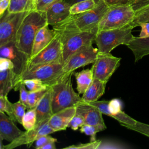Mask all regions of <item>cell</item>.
I'll return each instance as SVG.
<instances>
[{"label":"cell","mask_w":149,"mask_h":149,"mask_svg":"<svg viewBox=\"0 0 149 149\" xmlns=\"http://www.w3.org/2000/svg\"><path fill=\"white\" fill-rule=\"evenodd\" d=\"M109 7L104 0H100L93 9L82 13L70 15L61 23L53 26L52 29L58 34L83 31L97 34L99 23Z\"/></svg>","instance_id":"cell-1"},{"label":"cell","mask_w":149,"mask_h":149,"mask_svg":"<svg viewBox=\"0 0 149 149\" xmlns=\"http://www.w3.org/2000/svg\"><path fill=\"white\" fill-rule=\"evenodd\" d=\"M46 12H30L22 21L15 36V42L22 52L30 56L34 39L38 30L47 24Z\"/></svg>","instance_id":"cell-2"},{"label":"cell","mask_w":149,"mask_h":149,"mask_svg":"<svg viewBox=\"0 0 149 149\" xmlns=\"http://www.w3.org/2000/svg\"><path fill=\"white\" fill-rule=\"evenodd\" d=\"M73 72L66 73L51 87L53 113L74 107L82 101L81 97L73 89L72 77Z\"/></svg>","instance_id":"cell-3"},{"label":"cell","mask_w":149,"mask_h":149,"mask_svg":"<svg viewBox=\"0 0 149 149\" xmlns=\"http://www.w3.org/2000/svg\"><path fill=\"white\" fill-rule=\"evenodd\" d=\"M130 26L120 29L98 31L95 41L99 54L111 53L115 48L120 45H127L134 38Z\"/></svg>","instance_id":"cell-4"},{"label":"cell","mask_w":149,"mask_h":149,"mask_svg":"<svg viewBox=\"0 0 149 149\" xmlns=\"http://www.w3.org/2000/svg\"><path fill=\"white\" fill-rule=\"evenodd\" d=\"M66 73L62 61L37 65L27 68L20 76L17 84L26 79H37L48 86H52Z\"/></svg>","instance_id":"cell-5"},{"label":"cell","mask_w":149,"mask_h":149,"mask_svg":"<svg viewBox=\"0 0 149 149\" xmlns=\"http://www.w3.org/2000/svg\"><path fill=\"white\" fill-rule=\"evenodd\" d=\"M134 16L135 11L129 3L111 6L99 23L98 31L130 26Z\"/></svg>","instance_id":"cell-6"},{"label":"cell","mask_w":149,"mask_h":149,"mask_svg":"<svg viewBox=\"0 0 149 149\" xmlns=\"http://www.w3.org/2000/svg\"><path fill=\"white\" fill-rule=\"evenodd\" d=\"M56 34L59 36L62 42V59L63 65L77 51L85 47L93 45L96 36L95 33L87 31Z\"/></svg>","instance_id":"cell-7"},{"label":"cell","mask_w":149,"mask_h":149,"mask_svg":"<svg viewBox=\"0 0 149 149\" xmlns=\"http://www.w3.org/2000/svg\"><path fill=\"white\" fill-rule=\"evenodd\" d=\"M120 58L114 56L111 53H98L91 68L93 78L107 83L120 65Z\"/></svg>","instance_id":"cell-8"},{"label":"cell","mask_w":149,"mask_h":149,"mask_svg":"<svg viewBox=\"0 0 149 149\" xmlns=\"http://www.w3.org/2000/svg\"><path fill=\"white\" fill-rule=\"evenodd\" d=\"M30 12H5L0 19V46L15 40L16 33L24 18Z\"/></svg>","instance_id":"cell-9"},{"label":"cell","mask_w":149,"mask_h":149,"mask_svg":"<svg viewBox=\"0 0 149 149\" xmlns=\"http://www.w3.org/2000/svg\"><path fill=\"white\" fill-rule=\"evenodd\" d=\"M49 119H46L37 123L33 129L23 132L22 134L13 141L10 142L7 145L3 146V148L13 149L23 145H27L28 147H30L41 136L53 133L55 131L48 123Z\"/></svg>","instance_id":"cell-10"},{"label":"cell","mask_w":149,"mask_h":149,"mask_svg":"<svg viewBox=\"0 0 149 149\" xmlns=\"http://www.w3.org/2000/svg\"><path fill=\"white\" fill-rule=\"evenodd\" d=\"M0 58L9 59L13 63L14 71L19 80L20 76L27 68L30 56L20 50L12 41L0 46Z\"/></svg>","instance_id":"cell-11"},{"label":"cell","mask_w":149,"mask_h":149,"mask_svg":"<svg viewBox=\"0 0 149 149\" xmlns=\"http://www.w3.org/2000/svg\"><path fill=\"white\" fill-rule=\"evenodd\" d=\"M62 42L59 36L56 34L55 37L46 47L29 59L27 68L58 61H62Z\"/></svg>","instance_id":"cell-12"},{"label":"cell","mask_w":149,"mask_h":149,"mask_svg":"<svg viewBox=\"0 0 149 149\" xmlns=\"http://www.w3.org/2000/svg\"><path fill=\"white\" fill-rule=\"evenodd\" d=\"M98 52L93 45L85 47L72 55L63 65L66 73L74 72L77 69L93 63L96 59Z\"/></svg>","instance_id":"cell-13"},{"label":"cell","mask_w":149,"mask_h":149,"mask_svg":"<svg viewBox=\"0 0 149 149\" xmlns=\"http://www.w3.org/2000/svg\"><path fill=\"white\" fill-rule=\"evenodd\" d=\"M75 107L76 113L83 118L84 124L97 126L101 131L107 128L102 118V113L97 107L83 101L77 104Z\"/></svg>","instance_id":"cell-14"},{"label":"cell","mask_w":149,"mask_h":149,"mask_svg":"<svg viewBox=\"0 0 149 149\" xmlns=\"http://www.w3.org/2000/svg\"><path fill=\"white\" fill-rule=\"evenodd\" d=\"M70 6L65 1L56 2L51 6L46 11L48 24L53 26L66 19L70 15Z\"/></svg>","instance_id":"cell-15"},{"label":"cell","mask_w":149,"mask_h":149,"mask_svg":"<svg viewBox=\"0 0 149 149\" xmlns=\"http://www.w3.org/2000/svg\"><path fill=\"white\" fill-rule=\"evenodd\" d=\"M75 113V106L63 109L53 113L49 119L48 123L55 132L65 130L68 127L69 123Z\"/></svg>","instance_id":"cell-16"},{"label":"cell","mask_w":149,"mask_h":149,"mask_svg":"<svg viewBox=\"0 0 149 149\" xmlns=\"http://www.w3.org/2000/svg\"><path fill=\"white\" fill-rule=\"evenodd\" d=\"M48 26V24H46L37 32L33 41L30 58L46 47L55 37L56 35L55 31L53 29H49Z\"/></svg>","instance_id":"cell-17"},{"label":"cell","mask_w":149,"mask_h":149,"mask_svg":"<svg viewBox=\"0 0 149 149\" xmlns=\"http://www.w3.org/2000/svg\"><path fill=\"white\" fill-rule=\"evenodd\" d=\"M23 132L16 126L13 119L8 115L7 116L5 112L0 111V134L3 140L10 143L18 137Z\"/></svg>","instance_id":"cell-18"},{"label":"cell","mask_w":149,"mask_h":149,"mask_svg":"<svg viewBox=\"0 0 149 149\" xmlns=\"http://www.w3.org/2000/svg\"><path fill=\"white\" fill-rule=\"evenodd\" d=\"M36 112L37 123L46 119H49L53 115L52 105V88L49 86L48 91L40 100L34 108Z\"/></svg>","instance_id":"cell-19"},{"label":"cell","mask_w":149,"mask_h":149,"mask_svg":"<svg viewBox=\"0 0 149 149\" xmlns=\"http://www.w3.org/2000/svg\"><path fill=\"white\" fill-rule=\"evenodd\" d=\"M127 47L132 51L134 57V62H137L144 56L149 55V37L147 38L134 37Z\"/></svg>","instance_id":"cell-20"},{"label":"cell","mask_w":149,"mask_h":149,"mask_svg":"<svg viewBox=\"0 0 149 149\" xmlns=\"http://www.w3.org/2000/svg\"><path fill=\"white\" fill-rule=\"evenodd\" d=\"M106 84L98 79H94L91 84L83 94L82 101L90 103L98 100L104 94Z\"/></svg>","instance_id":"cell-21"},{"label":"cell","mask_w":149,"mask_h":149,"mask_svg":"<svg viewBox=\"0 0 149 149\" xmlns=\"http://www.w3.org/2000/svg\"><path fill=\"white\" fill-rule=\"evenodd\" d=\"M18 77L13 69L0 70V94L8 95L17 83Z\"/></svg>","instance_id":"cell-22"},{"label":"cell","mask_w":149,"mask_h":149,"mask_svg":"<svg viewBox=\"0 0 149 149\" xmlns=\"http://www.w3.org/2000/svg\"><path fill=\"white\" fill-rule=\"evenodd\" d=\"M74 75L77 83V91L79 94H83L94 79L91 69H84L74 73Z\"/></svg>","instance_id":"cell-23"},{"label":"cell","mask_w":149,"mask_h":149,"mask_svg":"<svg viewBox=\"0 0 149 149\" xmlns=\"http://www.w3.org/2000/svg\"><path fill=\"white\" fill-rule=\"evenodd\" d=\"M36 9V0H10L7 10L10 13H20Z\"/></svg>","instance_id":"cell-24"},{"label":"cell","mask_w":149,"mask_h":149,"mask_svg":"<svg viewBox=\"0 0 149 149\" xmlns=\"http://www.w3.org/2000/svg\"><path fill=\"white\" fill-rule=\"evenodd\" d=\"M96 3L94 0H87L78 2L72 5L70 8V15H74L82 13L93 9Z\"/></svg>","instance_id":"cell-25"},{"label":"cell","mask_w":149,"mask_h":149,"mask_svg":"<svg viewBox=\"0 0 149 149\" xmlns=\"http://www.w3.org/2000/svg\"><path fill=\"white\" fill-rule=\"evenodd\" d=\"M37 124V116L35 108L29 109L25 113L22 125L26 130H30L33 129Z\"/></svg>","instance_id":"cell-26"},{"label":"cell","mask_w":149,"mask_h":149,"mask_svg":"<svg viewBox=\"0 0 149 149\" xmlns=\"http://www.w3.org/2000/svg\"><path fill=\"white\" fill-rule=\"evenodd\" d=\"M149 22V5L135 12V16L130 26L132 28L139 26L143 22Z\"/></svg>","instance_id":"cell-27"},{"label":"cell","mask_w":149,"mask_h":149,"mask_svg":"<svg viewBox=\"0 0 149 149\" xmlns=\"http://www.w3.org/2000/svg\"><path fill=\"white\" fill-rule=\"evenodd\" d=\"M29 91H37L47 88L49 86L37 79H26L22 81Z\"/></svg>","instance_id":"cell-28"},{"label":"cell","mask_w":149,"mask_h":149,"mask_svg":"<svg viewBox=\"0 0 149 149\" xmlns=\"http://www.w3.org/2000/svg\"><path fill=\"white\" fill-rule=\"evenodd\" d=\"M49 87V86L46 89L37 91H29V95H28L29 109L34 108L36 107L38 102L47 93Z\"/></svg>","instance_id":"cell-29"},{"label":"cell","mask_w":149,"mask_h":149,"mask_svg":"<svg viewBox=\"0 0 149 149\" xmlns=\"http://www.w3.org/2000/svg\"><path fill=\"white\" fill-rule=\"evenodd\" d=\"M0 111L6 113L12 119L16 122L13 115V104L9 101L7 95L0 94Z\"/></svg>","instance_id":"cell-30"},{"label":"cell","mask_w":149,"mask_h":149,"mask_svg":"<svg viewBox=\"0 0 149 149\" xmlns=\"http://www.w3.org/2000/svg\"><path fill=\"white\" fill-rule=\"evenodd\" d=\"M120 125L129 130L138 132L149 137V125L148 124L144 123L137 120L136 123L133 125L127 124H120Z\"/></svg>","instance_id":"cell-31"},{"label":"cell","mask_w":149,"mask_h":149,"mask_svg":"<svg viewBox=\"0 0 149 149\" xmlns=\"http://www.w3.org/2000/svg\"><path fill=\"white\" fill-rule=\"evenodd\" d=\"M26 109H27V107L19 100L15 103H13L14 117L15 120L20 124H22V123L23 118L26 113Z\"/></svg>","instance_id":"cell-32"},{"label":"cell","mask_w":149,"mask_h":149,"mask_svg":"<svg viewBox=\"0 0 149 149\" xmlns=\"http://www.w3.org/2000/svg\"><path fill=\"white\" fill-rule=\"evenodd\" d=\"M14 90L19 91V101L27 107V109H29L28 95L29 91L26 89L25 84L22 81H20L17 84Z\"/></svg>","instance_id":"cell-33"},{"label":"cell","mask_w":149,"mask_h":149,"mask_svg":"<svg viewBox=\"0 0 149 149\" xmlns=\"http://www.w3.org/2000/svg\"><path fill=\"white\" fill-rule=\"evenodd\" d=\"M122 111L121 103L119 100L117 99H113L109 101L108 102V110L107 113V116L114 118V116L120 112Z\"/></svg>","instance_id":"cell-34"},{"label":"cell","mask_w":149,"mask_h":149,"mask_svg":"<svg viewBox=\"0 0 149 149\" xmlns=\"http://www.w3.org/2000/svg\"><path fill=\"white\" fill-rule=\"evenodd\" d=\"M80 132L84 133L87 136H89L91 137V141L95 140V135L96 134L101 132V130L97 126L84 124L81 127H80Z\"/></svg>","instance_id":"cell-35"},{"label":"cell","mask_w":149,"mask_h":149,"mask_svg":"<svg viewBox=\"0 0 149 149\" xmlns=\"http://www.w3.org/2000/svg\"><path fill=\"white\" fill-rule=\"evenodd\" d=\"M101 145V141L100 140H94L90 141V143H84V144H79L75 145H71L70 146H68L65 147L64 148H72V149H95L100 147Z\"/></svg>","instance_id":"cell-36"},{"label":"cell","mask_w":149,"mask_h":149,"mask_svg":"<svg viewBox=\"0 0 149 149\" xmlns=\"http://www.w3.org/2000/svg\"><path fill=\"white\" fill-rule=\"evenodd\" d=\"M64 1L65 0H36V8L39 11L46 12L53 4Z\"/></svg>","instance_id":"cell-37"},{"label":"cell","mask_w":149,"mask_h":149,"mask_svg":"<svg viewBox=\"0 0 149 149\" xmlns=\"http://www.w3.org/2000/svg\"><path fill=\"white\" fill-rule=\"evenodd\" d=\"M84 124L83 118L79 115L75 113L73 117L70 121L68 127H70L73 130H77L79 127H81Z\"/></svg>","instance_id":"cell-38"},{"label":"cell","mask_w":149,"mask_h":149,"mask_svg":"<svg viewBox=\"0 0 149 149\" xmlns=\"http://www.w3.org/2000/svg\"><path fill=\"white\" fill-rule=\"evenodd\" d=\"M51 141L57 142V139L51 136L49 134L44 135L42 136H41L40 138H38L34 141L35 148L37 149H40L41 147H42L44 145Z\"/></svg>","instance_id":"cell-39"},{"label":"cell","mask_w":149,"mask_h":149,"mask_svg":"<svg viewBox=\"0 0 149 149\" xmlns=\"http://www.w3.org/2000/svg\"><path fill=\"white\" fill-rule=\"evenodd\" d=\"M136 12L149 5V0H130L128 2Z\"/></svg>","instance_id":"cell-40"},{"label":"cell","mask_w":149,"mask_h":149,"mask_svg":"<svg viewBox=\"0 0 149 149\" xmlns=\"http://www.w3.org/2000/svg\"><path fill=\"white\" fill-rule=\"evenodd\" d=\"M14 70V64L9 59L5 58H0V70Z\"/></svg>","instance_id":"cell-41"},{"label":"cell","mask_w":149,"mask_h":149,"mask_svg":"<svg viewBox=\"0 0 149 149\" xmlns=\"http://www.w3.org/2000/svg\"><path fill=\"white\" fill-rule=\"evenodd\" d=\"M139 26L141 27V31L139 34L140 38H147L149 37V22H143L139 24Z\"/></svg>","instance_id":"cell-42"},{"label":"cell","mask_w":149,"mask_h":149,"mask_svg":"<svg viewBox=\"0 0 149 149\" xmlns=\"http://www.w3.org/2000/svg\"><path fill=\"white\" fill-rule=\"evenodd\" d=\"M10 0H0V19L8 10Z\"/></svg>","instance_id":"cell-43"},{"label":"cell","mask_w":149,"mask_h":149,"mask_svg":"<svg viewBox=\"0 0 149 149\" xmlns=\"http://www.w3.org/2000/svg\"><path fill=\"white\" fill-rule=\"evenodd\" d=\"M107 5L109 6L118 5H123L128 3L130 0H104Z\"/></svg>","instance_id":"cell-44"},{"label":"cell","mask_w":149,"mask_h":149,"mask_svg":"<svg viewBox=\"0 0 149 149\" xmlns=\"http://www.w3.org/2000/svg\"><path fill=\"white\" fill-rule=\"evenodd\" d=\"M55 143L56 142L55 141L49 142L47 144L44 145L42 147H41L40 149H56Z\"/></svg>","instance_id":"cell-45"},{"label":"cell","mask_w":149,"mask_h":149,"mask_svg":"<svg viewBox=\"0 0 149 149\" xmlns=\"http://www.w3.org/2000/svg\"><path fill=\"white\" fill-rule=\"evenodd\" d=\"M87 1V0H65V1L66 2H67L68 3H69L71 6L72 5H73L74 3H77V2H80V1ZM95 2V3H98L100 0H94Z\"/></svg>","instance_id":"cell-46"},{"label":"cell","mask_w":149,"mask_h":149,"mask_svg":"<svg viewBox=\"0 0 149 149\" xmlns=\"http://www.w3.org/2000/svg\"><path fill=\"white\" fill-rule=\"evenodd\" d=\"M3 139L0 134V149H2L3 148Z\"/></svg>","instance_id":"cell-47"}]
</instances>
